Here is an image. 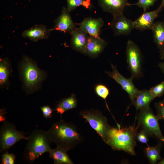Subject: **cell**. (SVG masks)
I'll return each instance as SVG.
<instances>
[{"mask_svg":"<svg viewBox=\"0 0 164 164\" xmlns=\"http://www.w3.org/2000/svg\"><path fill=\"white\" fill-rule=\"evenodd\" d=\"M163 8L161 3L156 9L149 12H144L136 20L134 21V28L141 31L147 29H152L155 19L159 16V13Z\"/></svg>","mask_w":164,"mask_h":164,"instance_id":"cell-11","label":"cell"},{"mask_svg":"<svg viewBox=\"0 0 164 164\" xmlns=\"http://www.w3.org/2000/svg\"><path fill=\"white\" fill-rule=\"evenodd\" d=\"M67 9L70 12L75 10L77 7L81 6L87 9L91 7V0H66Z\"/></svg>","mask_w":164,"mask_h":164,"instance_id":"cell-24","label":"cell"},{"mask_svg":"<svg viewBox=\"0 0 164 164\" xmlns=\"http://www.w3.org/2000/svg\"><path fill=\"white\" fill-rule=\"evenodd\" d=\"M21 72L24 85L29 93L34 91L45 77V73L26 56H24L22 60Z\"/></svg>","mask_w":164,"mask_h":164,"instance_id":"cell-4","label":"cell"},{"mask_svg":"<svg viewBox=\"0 0 164 164\" xmlns=\"http://www.w3.org/2000/svg\"><path fill=\"white\" fill-rule=\"evenodd\" d=\"M51 143L67 152L74 148L83 140L76 126L71 122H67L61 118L53 123L47 131Z\"/></svg>","mask_w":164,"mask_h":164,"instance_id":"cell-1","label":"cell"},{"mask_svg":"<svg viewBox=\"0 0 164 164\" xmlns=\"http://www.w3.org/2000/svg\"><path fill=\"white\" fill-rule=\"evenodd\" d=\"M24 133L18 131L15 126L8 121H4L0 129V151H8L17 142L22 139L27 140Z\"/></svg>","mask_w":164,"mask_h":164,"instance_id":"cell-7","label":"cell"},{"mask_svg":"<svg viewBox=\"0 0 164 164\" xmlns=\"http://www.w3.org/2000/svg\"><path fill=\"white\" fill-rule=\"evenodd\" d=\"M158 66L162 72L164 74V61L160 62Z\"/></svg>","mask_w":164,"mask_h":164,"instance_id":"cell-33","label":"cell"},{"mask_svg":"<svg viewBox=\"0 0 164 164\" xmlns=\"http://www.w3.org/2000/svg\"><path fill=\"white\" fill-rule=\"evenodd\" d=\"M155 107L157 112L156 115L159 119L164 120V100L155 103Z\"/></svg>","mask_w":164,"mask_h":164,"instance_id":"cell-29","label":"cell"},{"mask_svg":"<svg viewBox=\"0 0 164 164\" xmlns=\"http://www.w3.org/2000/svg\"><path fill=\"white\" fill-rule=\"evenodd\" d=\"M24 153V158L33 162L43 154L49 152L51 148L47 131L36 129L28 137Z\"/></svg>","mask_w":164,"mask_h":164,"instance_id":"cell-3","label":"cell"},{"mask_svg":"<svg viewBox=\"0 0 164 164\" xmlns=\"http://www.w3.org/2000/svg\"><path fill=\"white\" fill-rule=\"evenodd\" d=\"M158 0H138L135 3H129L128 6L135 5L142 8L144 12H146L150 7L154 5Z\"/></svg>","mask_w":164,"mask_h":164,"instance_id":"cell-27","label":"cell"},{"mask_svg":"<svg viewBox=\"0 0 164 164\" xmlns=\"http://www.w3.org/2000/svg\"><path fill=\"white\" fill-rule=\"evenodd\" d=\"M138 126L145 131L149 136L155 138L162 143L164 137L160 130L159 120L149 106L140 110L137 117Z\"/></svg>","mask_w":164,"mask_h":164,"instance_id":"cell-5","label":"cell"},{"mask_svg":"<svg viewBox=\"0 0 164 164\" xmlns=\"http://www.w3.org/2000/svg\"><path fill=\"white\" fill-rule=\"evenodd\" d=\"M43 116L46 118H50L52 115L53 111V110L48 105L44 106L40 108Z\"/></svg>","mask_w":164,"mask_h":164,"instance_id":"cell-31","label":"cell"},{"mask_svg":"<svg viewBox=\"0 0 164 164\" xmlns=\"http://www.w3.org/2000/svg\"><path fill=\"white\" fill-rule=\"evenodd\" d=\"M148 135L142 130L137 133L136 139L140 142L143 144H147L149 141Z\"/></svg>","mask_w":164,"mask_h":164,"instance_id":"cell-30","label":"cell"},{"mask_svg":"<svg viewBox=\"0 0 164 164\" xmlns=\"http://www.w3.org/2000/svg\"><path fill=\"white\" fill-rule=\"evenodd\" d=\"M151 30L154 41L160 50L164 46V21L155 23Z\"/></svg>","mask_w":164,"mask_h":164,"instance_id":"cell-21","label":"cell"},{"mask_svg":"<svg viewBox=\"0 0 164 164\" xmlns=\"http://www.w3.org/2000/svg\"><path fill=\"white\" fill-rule=\"evenodd\" d=\"M107 43L100 37L89 36L84 54L91 58L97 57L104 50Z\"/></svg>","mask_w":164,"mask_h":164,"instance_id":"cell-15","label":"cell"},{"mask_svg":"<svg viewBox=\"0 0 164 164\" xmlns=\"http://www.w3.org/2000/svg\"><path fill=\"white\" fill-rule=\"evenodd\" d=\"M15 158V155L14 153H9L7 151L2 155V164H14Z\"/></svg>","mask_w":164,"mask_h":164,"instance_id":"cell-28","label":"cell"},{"mask_svg":"<svg viewBox=\"0 0 164 164\" xmlns=\"http://www.w3.org/2000/svg\"><path fill=\"white\" fill-rule=\"evenodd\" d=\"M11 68L9 61L6 59H1L0 61V84L3 86L7 82Z\"/></svg>","mask_w":164,"mask_h":164,"instance_id":"cell-23","label":"cell"},{"mask_svg":"<svg viewBox=\"0 0 164 164\" xmlns=\"http://www.w3.org/2000/svg\"><path fill=\"white\" fill-rule=\"evenodd\" d=\"M70 34V44L72 49L84 54L89 36L80 27H76Z\"/></svg>","mask_w":164,"mask_h":164,"instance_id":"cell-13","label":"cell"},{"mask_svg":"<svg viewBox=\"0 0 164 164\" xmlns=\"http://www.w3.org/2000/svg\"><path fill=\"white\" fill-rule=\"evenodd\" d=\"M126 53L128 67L131 74V77L133 79L142 76V55L138 46L132 40H128Z\"/></svg>","mask_w":164,"mask_h":164,"instance_id":"cell-8","label":"cell"},{"mask_svg":"<svg viewBox=\"0 0 164 164\" xmlns=\"http://www.w3.org/2000/svg\"><path fill=\"white\" fill-rule=\"evenodd\" d=\"M70 12L67 8H62L60 15L54 20L53 27L50 31H60L70 33L76 28L77 23L72 20Z\"/></svg>","mask_w":164,"mask_h":164,"instance_id":"cell-12","label":"cell"},{"mask_svg":"<svg viewBox=\"0 0 164 164\" xmlns=\"http://www.w3.org/2000/svg\"><path fill=\"white\" fill-rule=\"evenodd\" d=\"M110 24L115 36L128 35L134 29V21L128 19L123 13L113 15Z\"/></svg>","mask_w":164,"mask_h":164,"instance_id":"cell-10","label":"cell"},{"mask_svg":"<svg viewBox=\"0 0 164 164\" xmlns=\"http://www.w3.org/2000/svg\"><path fill=\"white\" fill-rule=\"evenodd\" d=\"M104 23L101 18H85L80 23H77L90 36L99 37L101 29Z\"/></svg>","mask_w":164,"mask_h":164,"instance_id":"cell-14","label":"cell"},{"mask_svg":"<svg viewBox=\"0 0 164 164\" xmlns=\"http://www.w3.org/2000/svg\"><path fill=\"white\" fill-rule=\"evenodd\" d=\"M136 128L134 126L120 128L111 127L105 142L114 150H121L135 155Z\"/></svg>","mask_w":164,"mask_h":164,"instance_id":"cell-2","label":"cell"},{"mask_svg":"<svg viewBox=\"0 0 164 164\" xmlns=\"http://www.w3.org/2000/svg\"><path fill=\"white\" fill-rule=\"evenodd\" d=\"M94 90L96 94L105 101L109 94V89L104 84H98L96 85Z\"/></svg>","mask_w":164,"mask_h":164,"instance_id":"cell-25","label":"cell"},{"mask_svg":"<svg viewBox=\"0 0 164 164\" xmlns=\"http://www.w3.org/2000/svg\"><path fill=\"white\" fill-rule=\"evenodd\" d=\"M50 31L43 25H36L29 29L26 30L22 35L24 38L29 39L34 42L48 38Z\"/></svg>","mask_w":164,"mask_h":164,"instance_id":"cell-17","label":"cell"},{"mask_svg":"<svg viewBox=\"0 0 164 164\" xmlns=\"http://www.w3.org/2000/svg\"><path fill=\"white\" fill-rule=\"evenodd\" d=\"M161 143L159 142L156 145L151 146L148 145L145 148L144 152L145 155L149 160L150 163L156 164L158 161L161 159L160 149Z\"/></svg>","mask_w":164,"mask_h":164,"instance_id":"cell-22","label":"cell"},{"mask_svg":"<svg viewBox=\"0 0 164 164\" xmlns=\"http://www.w3.org/2000/svg\"><path fill=\"white\" fill-rule=\"evenodd\" d=\"M102 10L113 15L123 13L125 7L128 6V0H97Z\"/></svg>","mask_w":164,"mask_h":164,"instance_id":"cell-16","label":"cell"},{"mask_svg":"<svg viewBox=\"0 0 164 164\" xmlns=\"http://www.w3.org/2000/svg\"><path fill=\"white\" fill-rule=\"evenodd\" d=\"M111 71H106L105 73L119 84L122 88L128 94L131 101H132L138 90L135 86L130 77L127 78L121 75L118 71L116 66L111 63Z\"/></svg>","mask_w":164,"mask_h":164,"instance_id":"cell-9","label":"cell"},{"mask_svg":"<svg viewBox=\"0 0 164 164\" xmlns=\"http://www.w3.org/2000/svg\"><path fill=\"white\" fill-rule=\"evenodd\" d=\"M154 99L149 90H139L132 104L135 106L137 111L140 110L149 106L150 103Z\"/></svg>","mask_w":164,"mask_h":164,"instance_id":"cell-18","label":"cell"},{"mask_svg":"<svg viewBox=\"0 0 164 164\" xmlns=\"http://www.w3.org/2000/svg\"><path fill=\"white\" fill-rule=\"evenodd\" d=\"M77 100L74 94L62 99L57 104L55 110L62 115L67 110L75 108L77 106Z\"/></svg>","mask_w":164,"mask_h":164,"instance_id":"cell-20","label":"cell"},{"mask_svg":"<svg viewBox=\"0 0 164 164\" xmlns=\"http://www.w3.org/2000/svg\"><path fill=\"white\" fill-rule=\"evenodd\" d=\"M159 164H164V159L161 160L160 161L158 162Z\"/></svg>","mask_w":164,"mask_h":164,"instance_id":"cell-34","label":"cell"},{"mask_svg":"<svg viewBox=\"0 0 164 164\" xmlns=\"http://www.w3.org/2000/svg\"><path fill=\"white\" fill-rule=\"evenodd\" d=\"M79 115L86 119L104 142L111 127L108 125L106 117L99 111L94 109L81 111Z\"/></svg>","mask_w":164,"mask_h":164,"instance_id":"cell-6","label":"cell"},{"mask_svg":"<svg viewBox=\"0 0 164 164\" xmlns=\"http://www.w3.org/2000/svg\"><path fill=\"white\" fill-rule=\"evenodd\" d=\"M66 151L58 147L51 149L49 152V157L55 164H73Z\"/></svg>","mask_w":164,"mask_h":164,"instance_id":"cell-19","label":"cell"},{"mask_svg":"<svg viewBox=\"0 0 164 164\" xmlns=\"http://www.w3.org/2000/svg\"><path fill=\"white\" fill-rule=\"evenodd\" d=\"M161 3L162 4L163 8H164V0H162V2Z\"/></svg>","mask_w":164,"mask_h":164,"instance_id":"cell-35","label":"cell"},{"mask_svg":"<svg viewBox=\"0 0 164 164\" xmlns=\"http://www.w3.org/2000/svg\"><path fill=\"white\" fill-rule=\"evenodd\" d=\"M149 91L154 98L162 96L164 94V81L151 87Z\"/></svg>","mask_w":164,"mask_h":164,"instance_id":"cell-26","label":"cell"},{"mask_svg":"<svg viewBox=\"0 0 164 164\" xmlns=\"http://www.w3.org/2000/svg\"><path fill=\"white\" fill-rule=\"evenodd\" d=\"M160 58L164 60V46L159 50Z\"/></svg>","mask_w":164,"mask_h":164,"instance_id":"cell-32","label":"cell"}]
</instances>
